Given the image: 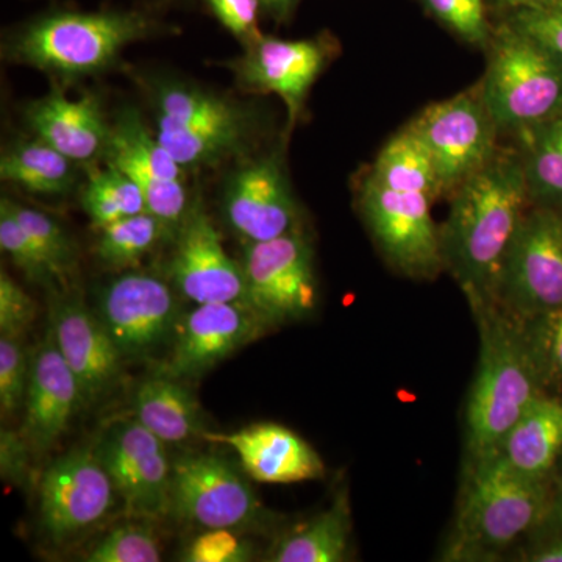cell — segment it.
<instances>
[{"label": "cell", "instance_id": "obj_2", "mask_svg": "<svg viewBox=\"0 0 562 562\" xmlns=\"http://www.w3.org/2000/svg\"><path fill=\"white\" fill-rule=\"evenodd\" d=\"M480 333L479 371L469 395L468 446L492 452L542 395L546 382L527 324L498 302H471Z\"/></svg>", "mask_w": 562, "mask_h": 562}, {"label": "cell", "instance_id": "obj_19", "mask_svg": "<svg viewBox=\"0 0 562 562\" xmlns=\"http://www.w3.org/2000/svg\"><path fill=\"white\" fill-rule=\"evenodd\" d=\"M269 327L265 317L244 303H202L180 321L171 358L161 372L176 379L201 375Z\"/></svg>", "mask_w": 562, "mask_h": 562}, {"label": "cell", "instance_id": "obj_26", "mask_svg": "<svg viewBox=\"0 0 562 562\" xmlns=\"http://www.w3.org/2000/svg\"><path fill=\"white\" fill-rule=\"evenodd\" d=\"M368 177L390 190L419 192L432 202L443 195L431 154L409 125L384 144Z\"/></svg>", "mask_w": 562, "mask_h": 562}, {"label": "cell", "instance_id": "obj_13", "mask_svg": "<svg viewBox=\"0 0 562 562\" xmlns=\"http://www.w3.org/2000/svg\"><path fill=\"white\" fill-rule=\"evenodd\" d=\"M114 484L94 449L52 462L40 484L41 525L52 541H68L101 522L113 508Z\"/></svg>", "mask_w": 562, "mask_h": 562}, {"label": "cell", "instance_id": "obj_42", "mask_svg": "<svg viewBox=\"0 0 562 562\" xmlns=\"http://www.w3.org/2000/svg\"><path fill=\"white\" fill-rule=\"evenodd\" d=\"M32 447L24 436L3 430L0 435V472L7 482L21 484L29 473Z\"/></svg>", "mask_w": 562, "mask_h": 562}, {"label": "cell", "instance_id": "obj_35", "mask_svg": "<svg viewBox=\"0 0 562 562\" xmlns=\"http://www.w3.org/2000/svg\"><path fill=\"white\" fill-rule=\"evenodd\" d=\"M0 247L27 279L36 283L57 280L49 262L41 254L38 246L33 243L31 235L24 231L20 221L11 213L10 206L3 199L0 203Z\"/></svg>", "mask_w": 562, "mask_h": 562}, {"label": "cell", "instance_id": "obj_15", "mask_svg": "<svg viewBox=\"0 0 562 562\" xmlns=\"http://www.w3.org/2000/svg\"><path fill=\"white\" fill-rule=\"evenodd\" d=\"M105 161L121 169L143 191L146 209L171 228H179L190 210L183 168L151 135L135 109H125L111 124Z\"/></svg>", "mask_w": 562, "mask_h": 562}, {"label": "cell", "instance_id": "obj_16", "mask_svg": "<svg viewBox=\"0 0 562 562\" xmlns=\"http://www.w3.org/2000/svg\"><path fill=\"white\" fill-rule=\"evenodd\" d=\"M333 44L324 36L283 40L261 33L244 46V54L232 63V69L244 90L279 95L294 125L314 81L335 54Z\"/></svg>", "mask_w": 562, "mask_h": 562}, {"label": "cell", "instance_id": "obj_40", "mask_svg": "<svg viewBox=\"0 0 562 562\" xmlns=\"http://www.w3.org/2000/svg\"><path fill=\"white\" fill-rule=\"evenodd\" d=\"M506 20L546 44L562 61V0L538 9L514 11Z\"/></svg>", "mask_w": 562, "mask_h": 562}, {"label": "cell", "instance_id": "obj_5", "mask_svg": "<svg viewBox=\"0 0 562 562\" xmlns=\"http://www.w3.org/2000/svg\"><path fill=\"white\" fill-rule=\"evenodd\" d=\"M547 480H532L506 468L497 458H476L452 543L454 560L494 554L542 524L549 508Z\"/></svg>", "mask_w": 562, "mask_h": 562}, {"label": "cell", "instance_id": "obj_34", "mask_svg": "<svg viewBox=\"0 0 562 562\" xmlns=\"http://www.w3.org/2000/svg\"><path fill=\"white\" fill-rule=\"evenodd\" d=\"M88 562H158L161 550L150 527L124 524L103 536L85 554Z\"/></svg>", "mask_w": 562, "mask_h": 562}, {"label": "cell", "instance_id": "obj_44", "mask_svg": "<svg viewBox=\"0 0 562 562\" xmlns=\"http://www.w3.org/2000/svg\"><path fill=\"white\" fill-rule=\"evenodd\" d=\"M542 524L549 525L554 530L562 531V479L558 483L557 491L550 495L549 508Z\"/></svg>", "mask_w": 562, "mask_h": 562}, {"label": "cell", "instance_id": "obj_27", "mask_svg": "<svg viewBox=\"0 0 562 562\" xmlns=\"http://www.w3.org/2000/svg\"><path fill=\"white\" fill-rule=\"evenodd\" d=\"M76 161L44 140H20L3 150L0 177L33 194L65 195L77 183Z\"/></svg>", "mask_w": 562, "mask_h": 562}, {"label": "cell", "instance_id": "obj_28", "mask_svg": "<svg viewBox=\"0 0 562 562\" xmlns=\"http://www.w3.org/2000/svg\"><path fill=\"white\" fill-rule=\"evenodd\" d=\"M350 543V513L346 495L314 517L301 530L286 536L273 552L272 562H341Z\"/></svg>", "mask_w": 562, "mask_h": 562}, {"label": "cell", "instance_id": "obj_17", "mask_svg": "<svg viewBox=\"0 0 562 562\" xmlns=\"http://www.w3.org/2000/svg\"><path fill=\"white\" fill-rule=\"evenodd\" d=\"M169 272L180 294L195 305H249L243 266L228 257L220 232L201 205H191L179 225Z\"/></svg>", "mask_w": 562, "mask_h": 562}, {"label": "cell", "instance_id": "obj_21", "mask_svg": "<svg viewBox=\"0 0 562 562\" xmlns=\"http://www.w3.org/2000/svg\"><path fill=\"white\" fill-rule=\"evenodd\" d=\"M85 405L80 384L58 350L49 327L31 360L21 435L32 450L46 452L65 435L70 420Z\"/></svg>", "mask_w": 562, "mask_h": 562}, {"label": "cell", "instance_id": "obj_1", "mask_svg": "<svg viewBox=\"0 0 562 562\" xmlns=\"http://www.w3.org/2000/svg\"><path fill=\"white\" fill-rule=\"evenodd\" d=\"M450 199L449 217L439 228L443 269L469 302H498L506 258L531 203L522 155L498 149Z\"/></svg>", "mask_w": 562, "mask_h": 562}, {"label": "cell", "instance_id": "obj_18", "mask_svg": "<svg viewBox=\"0 0 562 562\" xmlns=\"http://www.w3.org/2000/svg\"><path fill=\"white\" fill-rule=\"evenodd\" d=\"M224 213L247 243H262L297 231V205L279 154L247 161L224 192Z\"/></svg>", "mask_w": 562, "mask_h": 562}, {"label": "cell", "instance_id": "obj_4", "mask_svg": "<svg viewBox=\"0 0 562 562\" xmlns=\"http://www.w3.org/2000/svg\"><path fill=\"white\" fill-rule=\"evenodd\" d=\"M486 50L479 85L498 131L522 135L562 113V61L546 44L505 20Z\"/></svg>", "mask_w": 562, "mask_h": 562}, {"label": "cell", "instance_id": "obj_43", "mask_svg": "<svg viewBox=\"0 0 562 562\" xmlns=\"http://www.w3.org/2000/svg\"><path fill=\"white\" fill-rule=\"evenodd\" d=\"M302 0H261L262 13L271 20L284 24L292 20Z\"/></svg>", "mask_w": 562, "mask_h": 562}, {"label": "cell", "instance_id": "obj_6", "mask_svg": "<svg viewBox=\"0 0 562 562\" xmlns=\"http://www.w3.org/2000/svg\"><path fill=\"white\" fill-rule=\"evenodd\" d=\"M158 139L181 168H201L244 154L254 140V114L238 102L187 81L165 80L154 91Z\"/></svg>", "mask_w": 562, "mask_h": 562}, {"label": "cell", "instance_id": "obj_3", "mask_svg": "<svg viewBox=\"0 0 562 562\" xmlns=\"http://www.w3.org/2000/svg\"><path fill=\"white\" fill-rule=\"evenodd\" d=\"M160 29L138 10H55L18 29L3 54L44 72L90 76L109 69L125 47L157 35Z\"/></svg>", "mask_w": 562, "mask_h": 562}, {"label": "cell", "instance_id": "obj_10", "mask_svg": "<svg viewBox=\"0 0 562 562\" xmlns=\"http://www.w3.org/2000/svg\"><path fill=\"white\" fill-rule=\"evenodd\" d=\"M243 271L247 303L271 325L301 319L316 306L312 244L299 231L247 243Z\"/></svg>", "mask_w": 562, "mask_h": 562}, {"label": "cell", "instance_id": "obj_23", "mask_svg": "<svg viewBox=\"0 0 562 562\" xmlns=\"http://www.w3.org/2000/svg\"><path fill=\"white\" fill-rule=\"evenodd\" d=\"M25 120L38 139L76 162L94 160L109 147L111 125L95 94L69 99L52 90L29 105Z\"/></svg>", "mask_w": 562, "mask_h": 562}, {"label": "cell", "instance_id": "obj_11", "mask_svg": "<svg viewBox=\"0 0 562 562\" xmlns=\"http://www.w3.org/2000/svg\"><path fill=\"white\" fill-rule=\"evenodd\" d=\"M94 452L128 514L157 519L171 512L173 464L165 442L143 424L132 419L111 425Z\"/></svg>", "mask_w": 562, "mask_h": 562}, {"label": "cell", "instance_id": "obj_7", "mask_svg": "<svg viewBox=\"0 0 562 562\" xmlns=\"http://www.w3.org/2000/svg\"><path fill=\"white\" fill-rule=\"evenodd\" d=\"M409 127L430 151L443 195H452L465 180L495 157L497 124L484 102L480 85L447 101L427 106Z\"/></svg>", "mask_w": 562, "mask_h": 562}, {"label": "cell", "instance_id": "obj_8", "mask_svg": "<svg viewBox=\"0 0 562 562\" xmlns=\"http://www.w3.org/2000/svg\"><path fill=\"white\" fill-rule=\"evenodd\" d=\"M360 211L392 268L412 279H432L443 269L441 232L431 216L430 198L390 190L366 176Z\"/></svg>", "mask_w": 562, "mask_h": 562}, {"label": "cell", "instance_id": "obj_14", "mask_svg": "<svg viewBox=\"0 0 562 562\" xmlns=\"http://www.w3.org/2000/svg\"><path fill=\"white\" fill-rule=\"evenodd\" d=\"M99 317L124 357L146 358L176 338L179 310L168 284L150 273L128 272L99 297Z\"/></svg>", "mask_w": 562, "mask_h": 562}, {"label": "cell", "instance_id": "obj_30", "mask_svg": "<svg viewBox=\"0 0 562 562\" xmlns=\"http://www.w3.org/2000/svg\"><path fill=\"white\" fill-rule=\"evenodd\" d=\"M81 205L99 231L113 222L147 211L138 184L109 162L105 169H95L90 173L81 195Z\"/></svg>", "mask_w": 562, "mask_h": 562}, {"label": "cell", "instance_id": "obj_32", "mask_svg": "<svg viewBox=\"0 0 562 562\" xmlns=\"http://www.w3.org/2000/svg\"><path fill=\"white\" fill-rule=\"evenodd\" d=\"M10 206L24 231L31 235L41 254L54 271L57 280L66 279L77 268V247L65 228L57 221L38 210L27 209L20 203L3 199Z\"/></svg>", "mask_w": 562, "mask_h": 562}, {"label": "cell", "instance_id": "obj_41", "mask_svg": "<svg viewBox=\"0 0 562 562\" xmlns=\"http://www.w3.org/2000/svg\"><path fill=\"white\" fill-rule=\"evenodd\" d=\"M216 20L241 41L243 46L258 38L260 32L261 0H203Z\"/></svg>", "mask_w": 562, "mask_h": 562}, {"label": "cell", "instance_id": "obj_46", "mask_svg": "<svg viewBox=\"0 0 562 562\" xmlns=\"http://www.w3.org/2000/svg\"><path fill=\"white\" fill-rule=\"evenodd\" d=\"M532 562H562V535L554 539L552 543L543 547L539 552L532 553Z\"/></svg>", "mask_w": 562, "mask_h": 562}, {"label": "cell", "instance_id": "obj_20", "mask_svg": "<svg viewBox=\"0 0 562 562\" xmlns=\"http://www.w3.org/2000/svg\"><path fill=\"white\" fill-rule=\"evenodd\" d=\"M49 327L85 403L99 401L120 379L124 358L101 317L77 299H57L52 303Z\"/></svg>", "mask_w": 562, "mask_h": 562}, {"label": "cell", "instance_id": "obj_12", "mask_svg": "<svg viewBox=\"0 0 562 562\" xmlns=\"http://www.w3.org/2000/svg\"><path fill=\"white\" fill-rule=\"evenodd\" d=\"M171 512L205 530H235L257 522L261 505L231 462L201 453L173 462Z\"/></svg>", "mask_w": 562, "mask_h": 562}, {"label": "cell", "instance_id": "obj_9", "mask_svg": "<svg viewBox=\"0 0 562 562\" xmlns=\"http://www.w3.org/2000/svg\"><path fill=\"white\" fill-rule=\"evenodd\" d=\"M498 303L530 321L562 306V210L527 211L503 269Z\"/></svg>", "mask_w": 562, "mask_h": 562}, {"label": "cell", "instance_id": "obj_22", "mask_svg": "<svg viewBox=\"0 0 562 562\" xmlns=\"http://www.w3.org/2000/svg\"><path fill=\"white\" fill-rule=\"evenodd\" d=\"M202 438L235 450L247 475L260 483L310 482L325 473L321 454L297 432L281 425L255 424L233 432L205 431Z\"/></svg>", "mask_w": 562, "mask_h": 562}, {"label": "cell", "instance_id": "obj_25", "mask_svg": "<svg viewBox=\"0 0 562 562\" xmlns=\"http://www.w3.org/2000/svg\"><path fill=\"white\" fill-rule=\"evenodd\" d=\"M169 373L144 380L135 392V419L165 443L205 435L201 405L192 392Z\"/></svg>", "mask_w": 562, "mask_h": 562}, {"label": "cell", "instance_id": "obj_29", "mask_svg": "<svg viewBox=\"0 0 562 562\" xmlns=\"http://www.w3.org/2000/svg\"><path fill=\"white\" fill-rule=\"evenodd\" d=\"M519 136L531 203L562 210V113Z\"/></svg>", "mask_w": 562, "mask_h": 562}, {"label": "cell", "instance_id": "obj_38", "mask_svg": "<svg viewBox=\"0 0 562 562\" xmlns=\"http://www.w3.org/2000/svg\"><path fill=\"white\" fill-rule=\"evenodd\" d=\"M36 305L9 273H0V335L21 338L33 324Z\"/></svg>", "mask_w": 562, "mask_h": 562}, {"label": "cell", "instance_id": "obj_24", "mask_svg": "<svg viewBox=\"0 0 562 562\" xmlns=\"http://www.w3.org/2000/svg\"><path fill=\"white\" fill-rule=\"evenodd\" d=\"M561 452L562 402L541 395L487 454L519 475L547 480Z\"/></svg>", "mask_w": 562, "mask_h": 562}, {"label": "cell", "instance_id": "obj_45", "mask_svg": "<svg viewBox=\"0 0 562 562\" xmlns=\"http://www.w3.org/2000/svg\"><path fill=\"white\" fill-rule=\"evenodd\" d=\"M491 9L505 11L506 14L514 11L538 9V7L549 5L554 0H487Z\"/></svg>", "mask_w": 562, "mask_h": 562}, {"label": "cell", "instance_id": "obj_33", "mask_svg": "<svg viewBox=\"0 0 562 562\" xmlns=\"http://www.w3.org/2000/svg\"><path fill=\"white\" fill-rule=\"evenodd\" d=\"M425 11L471 46L486 49L494 25L487 0H420Z\"/></svg>", "mask_w": 562, "mask_h": 562}, {"label": "cell", "instance_id": "obj_31", "mask_svg": "<svg viewBox=\"0 0 562 562\" xmlns=\"http://www.w3.org/2000/svg\"><path fill=\"white\" fill-rule=\"evenodd\" d=\"M169 228L160 217L144 211L101 228L95 251L111 268H128L154 250Z\"/></svg>", "mask_w": 562, "mask_h": 562}, {"label": "cell", "instance_id": "obj_37", "mask_svg": "<svg viewBox=\"0 0 562 562\" xmlns=\"http://www.w3.org/2000/svg\"><path fill=\"white\" fill-rule=\"evenodd\" d=\"M543 379H562V306L535 319L525 321Z\"/></svg>", "mask_w": 562, "mask_h": 562}, {"label": "cell", "instance_id": "obj_36", "mask_svg": "<svg viewBox=\"0 0 562 562\" xmlns=\"http://www.w3.org/2000/svg\"><path fill=\"white\" fill-rule=\"evenodd\" d=\"M31 360L20 338L0 335V406L13 414L24 406L27 395Z\"/></svg>", "mask_w": 562, "mask_h": 562}, {"label": "cell", "instance_id": "obj_39", "mask_svg": "<svg viewBox=\"0 0 562 562\" xmlns=\"http://www.w3.org/2000/svg\"><path fill=\"white\" fill-rule=\"evenodd\" d=\"M250 558V549L233 530H206L190 543L183 561L241 562Z\"/></svg>", "mask_w": 562, "mask_h": 562}]
</instances>
